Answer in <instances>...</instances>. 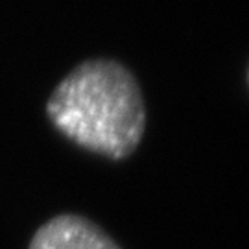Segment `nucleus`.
<instances>
[{
    "label": "nucleus",
    "mask_w": 249,
    "mask_h": 249,
    "mask_svg": "<svg viewBox=\"0 0 249 249\" xmlns=\"http://www.w3.org/2000/svg\"><path fill=\"white\" fill-rule=\"evenodd\" d=\"M28 249H122L98 223L74 213L46 220L32 236Z\"/></svg>",
    "instance_id": "f03ea898"
},
{
    "label": "nucleus",
    "mask_w": 249,
    "mask_h": 249,
    "mask_svg": "<svg viewBox=\"0 0 249 249\" xmlns=\"http://www.w3.org/2000/svg\"><path fill=\"white\" fill-rule=\"evenodd\" d=\"M46 116L71 142L113 160L127 159L146 131V104L124 63L96 57L78 63L46 102Z\"/></svg>",
    "instance_id": "f257e3e1"
},
{
    "label": "nucleus",
    "mask_w": 249,
    "mask_h": 249,
    "mask_svg": "<svg viewBox=\"0 0 249 249\" xmlns=\"http://www.w3.org/2000/svg\"><path fill=\"white\" fill-rule=\"evenodd\" d=\"M248 80H249V72H248Z\"/></svg>",
    "instance_id": "7ed1b4c3"
}]
</instances>
